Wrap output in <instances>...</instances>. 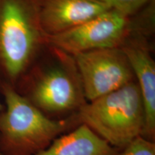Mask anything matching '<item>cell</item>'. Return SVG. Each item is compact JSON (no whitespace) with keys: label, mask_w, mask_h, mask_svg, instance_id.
I'll return each mask as SVG.
<instances>
[{"label":"cell","mask_w":155,"mask_h":155,"mask_svg":"<svg viewBox=\"0 0 155 155\" xmlns=\"http://www.w3.org/2000/svg\"><path fill=\"white\" fill-rule=\"evenodd\" d=\"M3 108H4V104H2L1 102H0V112L2 111Z\"/></svg>","instance_id":"cell-12"},{"label":"cell","mask_w":155,"mask_h":155,"mask_svg":"<svg viewBox=\"0 0 155 155\" xmlns=\"http://www.w3.org/2000/svg\"><path fill=\"white\" fill-rule=\"evenodd\" d=\"M147 30L139 28L121 46L130 63L140 91L144 109L145 127L142 137L155 139V62L152 47L146 37Z\"/></svg>","instance_id":"cell-7"},{"label":"cell","mask_w":155,"mask_h":155,"mask_svg":"<svg viewBox=\"0 0 155 155\" xmlns=\"http://www.w3.org/2000/svg\"><path fill=\"white\" fill-rule=\"evenodd\" d=\"M36 155H116L114 147L84 124L59 136Z\"/></svg>","instance_id":"cell-9"},{"label":"cell","mask_w":155,"mask_h":155,"mask_svg":"<svg viewBox=\"0 0 155 155\" xmlns=\"http://www.w3.org/2000/svg\"><path fill=\"white\" fill-rule=\"evenodd\" d=\"M140 26L134 22L133 16L111 9L76 28L46 37V41L48 45L73 55L95 50L121 48Z\"/></svg>","instance_id":"cell-5"},{"label":"cell","mask_w":155,"mask_h":155,"mask_svg":"<svg viewBox=\"0 0 155 155\" xmlns=\"http://www.w3.org/2000/svg\"><path fill=\"white\" fill-rule=\"evenodd\" d=\"M39 18L45 37L73 29L111 9L96 0H38Z\"/></svg>","instance_id":"cell-8"},{"label":"cell","mask_w":155,"mask_h":155,"mask_svg":"<svg viewBox=\"0 0 155 155\" xmlns=\"http://www.w3.org/2000/svg\"><path fill=\"white\" fill-rule=\"evenodd\" d=\"M73 56L87 102L135 81L130 63L121 48L95 50Z\"/></svg>","instance_id":"cell-6"},{"label":"cell","mask_w":155,"mask_h":155,"mask_svg":"<svg viewBox=\"0 0 155 155\" xmlns=\"http://www.w3.org/2000/svg\"><path fill=\"white\" fill-rule=\"evenodd\" d=\"M120 155H155V142L140 136L125 147Z\"/></svg>","instance_id":"cell-11"},{"label":"cell","mask_w":155,"mask_h":155,"mask_svg":"<svg viewBox=\"0 0 155 155\" xmlns=\"http://www.w3.org/2000/svg\"><path fill=\"white\" fill-rule=\"evenodd\" d=\"M47 46L38 0H0V81L16 86Z\"/></svg>","instance_id":"cell-3"},{"label":"cell","mask_w":155,"mask_h":155,"mask_svg":"<svg viewBox=\"0 0 155 155\" xmlns=\"http://www.w3.org/2000/svg\"><path fill=\"white\" fill-rule=\"evenodd\" d=\"M4 108L0 112V155H36L71 126L75 114L54 119L45 114L9 83L0 81Z\"/></svg>","instance_id":"cell-2"},{"label":"cell","mask_w":155,"mask_h":155,"mask_svg":"<svg viewBox=\"0 0 155 155\" xmlns=\"http://www.w3.org/2000/svg\"><path fill=\"white\" fill-rule=\"evenodd\" d=\"M108 5L112 9L131 17L140 11L151 0H96Z\"/></svg>","instance_id":"cell-10"},{"label":"cell","mask_w":155,"mask_h":155,"mask_svg":"<svg viewBox=\"0 0 155 155\" xmlns=\"http://www.w3.org/2000/svg\"><path fill=\"white\" fill-rule=\"evenodd\" d=\"M84 124L113 147L124 149L143 136L144 109L136 81L86 102L75 114Z\"/></svg>","instance_id":"cell-4"},{"label":"cell","mask_w":155,"mask_h":155,"mask_svg":"<svg viewBox=\"0 0 155 155\" xmlns=\"http://www.w3.org/2000/svg\"><path fill=\"white\" fill-rule=\"evenodd\" d=\"M15 87L48 116L75 114L87 101L73 55L48 45Z\"/></svg>","instance_id":"cell-1"}]
</instances>
